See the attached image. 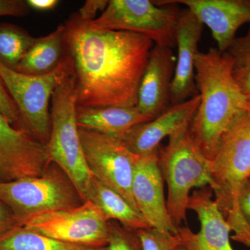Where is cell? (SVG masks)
I'll use <instances>...</instances> for the list:
<instances>
[{"instance_id": "cell-1", "label": "cell", "mask_w": 250, "mask_h": 250, "mask_svg": "<svg viewBox=\"0 0 250 250\" xmlns=\"http://www.w3.org/2000/svg\"><path fill=\"white\" fill-rule=\"evenodd\" d=\"M77 13L64 24V49L75 77L77 106L134 107L152 41L135 33L95 29Z\"/></svg>"}, {"instance_id": "cell-2", "label": "cell", "mask_w": 250, "mask_h": 250, "mask_svg": "<svg viewBox=\"0 0 250 250\" xmlns=\"http://www.w3.org/2000/svg\"><path fill=\"white\" fill-rule=\"evenodd\" d=\"M234 60L228 52L211 47L197 54L195 80L200 103L189 126L197 149L209 161L220 138L238 115L246 111V95L233 76Z\"/></svg>"}, {"instance_id": "cell-3", "label": "cell", "mask_w": 250, "mask_h": 250, "mask_svg": "<svg viewBox=\"0 0 250 250\" xmlns=\"http://www.w3.org/2000/svg\"><path fill=\"white\" fill-rule=\"evenodd\" d=\"M209 178L215 204L234 233L231 239L250 248V225L239 207L241 192L250 180L249 112L238 115L220 138Z\"/></svg>"}, {"instance_id": "cell-4", "label": "cell", "mask_w": 250, "mask_h": 250, "mask_svg": "<svg viewBox=\"0 0 250 250\" xmlns=\"http://www.w3.org/2000/svg\"><path fill=\"white\" fill-rule=\"evenodd\" d=\"M67 57L66 66L51 99L52 126L47 149L51 163L66 174L85 201L93 176L85 161L79 135L75 77L71 62Z\"/></svg>"}, {"instance_id": "cell-5", "label": "cell", "mask_w": 250, "mask_h": 250, "mask_svg": "<svg viewBox=\"0 0 250 250\" xmlns=\"http://www.w3.org/2000/svg\"><path fill=\"white\" fill-rule=\"evenodd\" d=\"M159 164L167 184V212L177 228L187 220L188 203L193 188L209 185V164L192 142L189 126L169 137L159 149Z\"/></svg>"}, {"instance_id": "cell-6", "label": "cell", "mask_w": 250, "mask_h": 250, "mask_svg": "<svg viewBox=\"0 0 250 250\" xmlns=\"http://www.w3.org/2000/svg\"><path fill=\"white\" fill-rule=\"evenodd\" d=\"M0 201L11 210L16 222L45 212L76 208L85 202L54 163L42 175L0 182Z\"/></svg>"}, {"instance_id": "cell-7", "label": "cell", "mask_w": 250, "mask_h": 250, "mask_svg": "<svg viewBox=\"0 0 250 250\" xmlns=\"http://www.w3.org/2000/svg\"><path fill=\"white\" fill-rule=\"evenodd\" d=\"M181 10L176 4H156L149 0H111L100 17L90 22L95 29L141 34L156 45L174 48Z\"/></svg>"}, {"instance_id": "cell-8", "label": "cell", "mask_w": 250, "mask_h": 250, "mask_svg": "<svg viewBox=\"0 0 250 250\" xmlns=\"http://www.w3.org/2000/svg\"><path fill=\"white\" fill-rule=\"evenodd\" d=\"M67 62L65 54L54 71L42 76L21 73L0 62V77L17 105L24 127L46 146L52 126L49 103Z\"/></svg>"}, {"instance_id": "cell-9", "label": "cell", "mask_w": 250, "mask_h": 250, "mask_svg": "<svg viewBox=\"0 0 250 250\" xmlns=\"http://www.w3.org/2000/svg\"><path fill=\"white\" fill-rule=\"evenodd\" d=\"M17 225L57 241L77 246L106 248L109 241L108 222L89 200L76 208L19 219Z\"/></svg>"}, {"instance_id": "cell-10", "label": "cell", "mask_w": 250, "mask_h": 250, "mask_svg": "<svg viewBox=\"0 0 250 250\" xmlns=\"http://www.w3.org/2000/svg\"><path fill=\"white\" fill-rule=\"evenodd\" d=\"M78 131L92 175L121 194L139 212L131 190L139 156L130 152L118 138L83 128L79 127Z\"/></svg>"}, {"instance_id": "cell-11", "label": "cell", "mask_w": 250, "mask_h": 250, "mask_svg": "<svg viewBox=\"0 0 250 250\" xmlns=\"http://www.w3.org/2000/svg\"><path fill=\"white\" fill-rule=\"evenodd\" d=\"M50 164L47 146L0 112V182L42 175Z\"/></svg>"}, {"instance_id": "cell-12", "label": "cell", "mask_w": 250, "mask_h": 250, "mask_svg": "<svg viewBox=\"0 0 250 250\" xmlns=\"http://www.w3.org/2000/svg\"><path fill=\"white\" fill-rule=\"evenodd\" d=\"M159 149L139 156L135 165L131 190L138 209L151 228L177 234L179 228L171 220L164 196Z\"/></svg>"}, {"instance_id": "cell-13", "label": "cell", "mask_w": 250, "mask_h": 250, "mask_svg": "<svg viewBox=\"0 0 250 250\" xmlns=\"http://www.w3.org/2000/svg\"><path fill=\"white\" fill-rule=\"evenodd\" d=\"M155 3L186 6L209 28L220 52H226L241 26L250 24V0H162Z\"/></svg>"}, {"instance_id": "cell-14", "label": "cell", "mask_w": 250, "mask_h": 250, "mask_svg": "<svg viewBox=\"0 0 250 250\" xmlns=\"http://www.w3.org/2000/svg\"><path fill=\"white\" fill-rule=\"evenodd\" d=\"M200 103L197 94L182 103L170 105L159 116L133 126L119 139L136 155H146L157 150L166 137L190 126Z\"/></svg>"}, {"instance_id": "cell-15", "label": "cell", "mask_w": 250, "mask_h": 250, "mask_svg": "<svg viewBox=\"0 0 250 250\" xmlns=\"http://www.w3.org/2000/svg\"><path fill=\"white\" fill-rule=\"evenodd\" d=\"M188 209L197 213L201 226L198 233H194L188 227L179 228L184 249L233 250L230 243L231 228L217 207L210 188L195 190L189 198Z\"/></svg>"}, {"instance_id": "cell-16", "label": "cell", "mask_w": 250, "mask_h": 250, "mask_svg": "<svg viewBox=\"0 0 250 250\" xmlns=\"http://www.w3.org/2000/svg\"><path fill=\"white\" fill-rule=\"evenodd\" d=\"M175 65L172 49L154 45L138 92L136 107L143 114L154 119L170 106Z\"/></svg>"}, {"instance_id": "cell-17", "label": "cell", "mask_w": 250, "mask_h": 250, "mask_svg": "<svg viewBox=\"0 0 250 250\" xmlns=\"http://www.w3.org/2000/svg\"><path fill=\"white\" fill-rule=\"evenodd\" d=\"M204 26L190 10H181L176 31L178 57L171 85V105L182 103L198 94L195 83V61Z\"/></svg>"}, {"instance_id": "cell-18", "label": "cell", "mask_w": 250, "mask_h": 250, "mask_svg": "<svg viewBox=\"0 0 250 250\" xmlns=\"http://www.w3.org/2000/svg\"><path fill=\"white\" fill-rule=\"evenodd\" d=\"M76 119L78 127L121 138L133 126L152 121L134 107L88 108L77 106Z\"/></svg>"}, {"instance_id": "cell-19", "label": "cell", "mask_w": 250, "mask_h": 250, "mask_svg": "<svg viewBox=\"0 0 250 250\" xmlns=\"http://www.w3.org/2000/svg\"><path fill=\"white\" fill-rule=\"evenodd\" d=\"M87 200L98 208L107 222L117 221L134 230L152 228L124 197L94 177L87 192Z\"/></svg>"}, {"instance_id": "cell-20", "label": "cell", "mask_w": 250, "mask_h": 250, "mask_svg": "<svg viewBox=\"0 0 250 250\" xmlns=\"http://www.w3.org/2000/svg\"><path fill=\"white\" fill-rule=\"evenodd\" d=\"M64 24L43 37L36 38L16 71L26 75L42 76L54 71L64 55Z\"/></svg>"}, {"instance_id": "cell-21", "label": "cell", "mask_w": 250, "mask_h": 250, "mask_svg": "<svg viewBox=\"0 0 250 250\" xmlns=\"http://www.w3.org/2000/svg\"><path fill=\"white\" fill-rule=\"evenodd\" d=\"M0 250H108L70 244L16 225L0 236Z\"/></svg>"}, {"instance_id": "cell-22", "label": "cell", "mask_w": 250, "mask_h": 250, "mask_svg": "<svg viewBox=\"0 0 250 250\" xmlns=\"http://www.w3.org/2000/svg\"><path fill=\"white\" fill-rule=\"evenodd\" d=\"M36 39L22 27L9 23H1L0 62L16 70Z\"/></svg>"}, {"instance_id": "cell-23", "label": "cell", "mask_w": 250, "mask_h": 250, "mask_svg": "<svg viewBox=\"0 0 250 250\" xmlns=\"http://www.w3.org/2000/svg\"><path fill=\"white\" fill-rule=\"evenodd\" d=\"M143 250H177L182 246L179 232L166 233L155 228L137 230Z\"/></svg>"}, {"instance_id": "cell-24", "label": "cell", "mask_w": 250, "mask_h": 250, "mask_svg": "<svg viewBox=\"0 0 250 250\" xmlns=\"http://www.w3.org/2000/svg\"><path fill=\"white\" fill-rule=\"evenodd\" d=\"M108 250H143L137 230L125 228L117 221L108 222Z\"/></svg>"}, {"instance_id": "cell-25", "label": "cell", "mask_w": 250, "mask_h": 250, "mask_svg": "<svg viewBox=\"0 0 250 250\" xmlns=\"http://www.w3.org/2000/svg\"><path fill=\"white\" fill-rule=\"evenodd\" d=\"M226 52L234 60L233 73L250 69V27L246 36L236 38Z\"/></svg>"}, {"instance_id": "cell-26", "label": "cell", "mask_w": 250, "mask_h": 250, "mask_svg": "<svg viewBox=\"0 0 250 250\" xmlns=\"http://www.w3.org/2000/svg\"><path fill=\"white\" fill-rule=\"evenodd\" d=\"M0 112L15 127L26 129L14 99L10 95L4 81L0 77Z\"/></svg>"}, {"instance_id": "cell-27", "label": "cell", "mask_w": 250, "mask_h": 250, "mask_svg": "<svg viewBox=\"0 0 250 250\" xmlns=\"http://www.w3.org/2000/svg\"><path fill=\"white\" fill-rule=\"evenodd\" d=\"M27 1L24 0H0V16L22 17L29 14Z\"/></svg>"}, {"instance_id": "cell-28", "label": "cell", "mask_w": 250, "mask_h": 250, "mask_svg": "<svg viewBox=\"0 0 250 250\" xmlns=\"http://www.w3.org/2000/svg\"><path fill=\"white\" fill-rule=\"evenodd\" d=\"M108 1L106 0H88L77 12L81 18L86 21L95 20V17L100 11H104L107 6Z\"/></svg>"}, {"instance_id": "cell-29", "label": "cell", "mask_w": 250, "mask_h": 250, "mask_svg": "<svg viewBox=\"0 0 250 250\" xmlns=\"http://www.w3.org/2000/svg\"><path fill=\"white\" fill-rule=\"evenodd\" d=\"M16 225L17 222L12 212L0 201V236Z\"/></svg>"}, {"instance_id": "cell-30", "label": "cell", "mask_w": 250, "mask_h": 250, "mask_svg": "<svg viewBox=\"0 0 250 250\" xmlns=\"http://www.w3.org/2000/svg\"><path fill=\"white\" fill-rule=\"evenodd\" d=\"M239 207L243 216L250 225V180L241 192Z\"/></svg>"}, {"instance_id": "cell-31", "label": "cell", "mask_w": 250, "mask_h": 250, "mask_svg": "<svg viewBox=\"0 0 250 250\" xmlns=\"http://www.w3.org/2000/svg\"><path fill=\"white\" fill-rule=\"evenodd\" d=\"M27 2L30 9L40 11H50L59 4L58 0H27Z\"/></svg>"}, {"instance_id": "cell-32", "label": "cell", "mask_w": 250, "mask_h": 250, "mask_svg": "<svg viewBox=\"0 0 250 250\" xmlns=\"http://www.w3.org/2000/svg\"><path fill=\"white\" fill-rule=\"evenodd\" d=\"M235 80L245 95L250 93V69L246 71L233 73Z\"/></svg>"}, {"instance_id": "cell-33", "label": "cell", "mask_w": 250, "mask_h": 250, "mask_svg": "<svg viewBox=\"0 0 250 250\" xmlns=\"http://www.w3.org/2000/svg\"><path fill=\"white\" fill-rule=\"evenodd\" d=\"M246 111L250 113V93L246 95Z\"/></svg>"}, {"instance_id": "cell-34", "label": "cell", "mask_w": 250, "mask_h": 250, "mask_svg": "<svg viewBox=\"0 0 250 250\" xmlns=\"http://www.w3.org/2000/svg\"><path fill=\"white\" fill-rule=\"evenodd\" d=\"M177 250H186L184 249V247H181V248H179V249Z\"/></svg>"}]
</instances>
